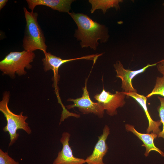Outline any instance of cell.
Listing matches in <instances>:
<instances>
[{
	"label": "cell",
	"instance_id": "obj_11",
	"mask_svg": "<svg viewBox=\"0 0 164 164\" xmlns=\"http://www.w3.org/2000/svg\"><path fill=\"white\" fill-rule=\"evenodd\" d=\"M125 127L127 131L132 132L143 142L142 146L145 148L144 155L145 157L148 156L151 151H155L164 157V152L156 147L154 144V140L158 137V135L153 133H142L139 132L135 129L134 126L129 124H126Z\"/></svg>",
	"mask_w": 164,
	"mask_h": 164
},
{
	"label": "cell",
	"instance_id": "obj_3",
	"mask_svg": "<svg viewBox=\"0 0 164 164\" xmlns=\"http://www.w3.org/2000/svg\"><path fill=\"white\" fill-rule=\"evenodd\" d=\"M10 98L9 92L5 91L3 94L2 99L0 102V111L6 118L7 125L3 129L5 132H8L10 137V142L9 146L15 143L19 134L17 131L19 129H22L28 134H30L31 130L29 124L26 121L28 118L26 116L22 115L23 112L19 114L13 113L9 109L8 104Z\"/></svg>",
	"mask_w": 164,
	"mask_h": 164
},
{
	"label": "cell",
	"instance_id": "obj_15",
	"mask_svg": "<svg viewBox=\"0 0 164 164\" xmlns=\"http://www.w3.org/2000/svg\"><path fill=\"white\" fill-rule=\"evenodd\" d=\"M155 95H159L164 97V76L157 77L155 84L151 93L146 97L149 98Z\"/></svg>",
	"mask_w": 164,
	"mask_h": 164
},
{
	"label": "cell",
	"instance_id": "obj_17",
	"mask_svg": "<svg viewBox=\"0 0 164 164\" xmlns=\"http://www.w3.org/2000/svg\"><path fill=\"white\" fill-rule=\"evenodd\" d=\"M0 164H19V163L10 157L7 152H5L0 149Z\"/></svg>",
	"mask_w": 164,
	"mask_h": 164
},
{
	"label": "cell",
	"instance_id": "obj_18",
	"mask_svg": "<svg viewBox=\"0 0 164 164\" xmlns=\"http://www.w3.org/2000/svg\"><path fill=\"white\" fill-rule=\"evenodd\" d=\"M157 67L158 71L164 76V59L159 61Z\"/></svg>",
	"mask_w": 164,
	"mask_h": 164
},
{
	"label": "cell",
	"instance_id": "obj_7",
	"mask_svg": "<svg viewBox=\"0 0 164 164\" xmlns=\"http://www.w3.org/2000/svg\"><path fill=\"white\" fill-rule=\"evenodd\" d=\"M159 61L152 64H148L140 69L132 70L124 68L123 64L119 60L114 64V67L117 73L116 77L121 80V88L125 92H137V90L133 87L132 80L136 75L144 72L148 68L157 65Z\"/></svg>",
	"mask_w": 164,
	"mask_h": 164
},
{
	"label": "cell",
	"instance_id": "obj_16",
	"mask_svg": "<svg viewBox=\"0 0 164 164\" xmlns=\"http://www.w3.org/2000/svg\"><path fill=\"white\" fill-rule=\"evenodd\" d=\"M158 98L160 102V105L157 108V110L162 124V129L158 135V138H162L164 139V98L158 96Z\"/></svg>",
	"mask_w": 164,
	"mask_h": 164
},
{
	"label": "cell",
	"instance_id": "obj_9",
	"mask_svg": "<svg viewBox=\"0 0 164 164\" xmlns=\"http://www.w3.org/2000/svg\"><path fill=\"white\" fill-rule=\"evenodd\" d=\"M70 134L68 132L63 133L60 139L62 145V150L59 151L53 164H85V159L74 156L69 144Z\"/></svg>",
	"mask_w": 164,
	"mask_h": 164
},
{
	"label": "cell",
	"instance_id": "obj_10",
	"mask_svg": "<svg viewBox=\"0 0 164 164\" xmlns=\"http://www.w3.org/2000/svg\"><path fill=\"white\" fill-rule=\"evenodd\" d=\"M110 132L108 126L105 125L102 134L98 137V141L92 153L85 159L87 164H105L103 162V158L108 149L106 141Z\"/></svg>",
	"mask_w": 164,
	"mask_h": 164
},
{
	"label": "cell",
	"instance_id": "obj_2",
	"mask_svg": "<svg viewBox=\"0 0 164 164\" xmlns=\"http://www.w3.org/2000/svg\"><path fill=\"white\" fill-rule=\"evenodd\" d=\"M26 21L22 46L24 50L33 52L37 50L46 52L47 46L45 38L38 21V14L33 11H28L23 8Z\"/></svg>",
	"mask_w": 164,
	"mask_h": 164
},
{
	"label": "cell",
	"instance_id": "obj_19",
	"mask_svg": "<svg viewBox=\"0 0 164 164\" xmlns=\"http://www.w3.org/2000/svg\"><path fill=\"white\" fill-rule=\"evenodd\" d=\"M8 1V0H0V10H1L6 5Z\"/></svg>",
	"mask_w": 164,
	"mask_h": 164
},
{
	"label": "cell",
	"instance_id": "obj_14",
	"mask_svg": "<svg viewBox=\"0 0 164 164\" xmlns=\"http://www.w3.org/2000/svg\"><path fill=\"white\" fill-rule=\"evenodd\" d=\"M123 1L122 0H89V2L91 5V12L93 13L97 9H101L104 14L107 10L111 8H114L116 10L120 9L119 3Z\"/></svg>",
	"mask_w": 164,
	"mask_h": 164
},
{
	"label": "cell",
	"instance_id": "obj_5",
	"mask_svg": "<svg viewBox=\"0 0 164 164\" xmlns=\"http://www.w3.org/2000/svg\"><path fill=\"white\" fill-rule=\"evenodd\" d=\"M87 80H86L85 86L83 88V92L82 97L76 99H68V101H72L73 103L66 106V107L68 109L77 107L79 111L83 114L92 113L99 118H102L104 116L105 110L100 103L94 102L91 99L87 89Z\"/></svg>",
	"mask_w": 164,
	"mask_h": 164
},
{
	"label": "cell",
	"instance_id": "obj_12",
	"mask_svg": "<svg viewBox=\"0 0 164 164\" xmlns=\"http://www.w3.org/2000/svg\"><path fill=\"white\" fill-rule=\"evenodd\" d=\"M124 93L127 96L134 98L140 105L143 108L148 121V125L146 129L147 133L152 132L158 135L161 131L159 128L162 124L160 120L155 121L150 115L146 105L147 98L143 95L135 92H125Z\"/></svg>",
	"mask_w": 164,
	"mask_h": 164
},
{
	"label": "cell",
	"instance_id": "obj_20",
	"mask_svg": "<svg viewBox=\"0 0 164 164\" xmlns=\"http://www.w3.org/2000/svg\"><path fill=\"white\" fill-rule=\"evenodd\" d=\"M163 5H164V3H163Z\"/></svg>",
	"mask_w": 164,
	"mask_h": 164
},
{
	"label": "cell",
	"instance_id": "obj_1",
	"mask_svg": "<svg viewBox=\"0 0 164 164\" xmlns=\"http://www.w3.org/2000/svg\"><path fill=\"white\" fill-rule=\"evenodd\" d=\"M76 24L77 29L74 36L77 40L81 41L82 48L89 47L96 50L99 43H106L108 40V30L104 25L94 21L87 15L82 13L69 12Z\"/></svg>",
	"mask_w": 164,
	"mask_h": 164
},
{
	"label": "cell",
	"instance_id": "obj_4",
	"mask_svg": "<svg viewBox=\"0 0 164 164\" xmlns=\"http://www.w3.org/2000/svg\"><path fill=\"white\" fill-rule=\"evenodd\" d=\"M32 52L24 50L21 52H10L0 62V70L4 74L14 78L16 73L19 76L25 75V68L31 69L35 57Z\"/></svg>",
	"mask_w": 164,
	"mask_h": 164
},
{
	"label": "cell",
	"instance_id": "obj_8",
	"mask_svg": "<svg viewBox=\"0 0 164 164\" xmlns=\"http://www.w3.org/2000/svg\"><path fill=\"white\" fill-rule=\"evenodd\" d=\"M44 53L45 57L42 59V61L44 66V71L46 72L50 70H52L54 73L53 80L57 82L60 78L58 72L59 68L63 64L72 61L81 59L92 60L95 62L99 56L98 54H96L75 58L63 59L51 54L50 52H46Z\"/></svg>",
	"mask_w": 164,
	"mask_h": 164
},
{
	"label": "cell",
	"instance_id": "obj_6",
	"mask_svg": "<svg viewBox=\"0 0 164 164\" xmlns=\"http://www.w3.org/2000/svg\"><path fill=\"white\" fill-rule=\"evenodd\" d=\"M126 96L123 91H116L113 94L103 88L102 92L95 95L94 98L102 106L109 115L113 116L117 114V109L125 104Z\"/></svg>",
	"mask_w": 164,
	"mask_h": 164
},
{
	"label": "cell",
	"instance_id": "obj_13",
	"mask_svg": "<svg viewBox=\"0 0 164 164\" xmlns=\"http://www.w3.org/2000/svg\"><path fill=\"white\" fill-rule=\"evenodd\" d=\"M28 7L33 11L38 5H43L50 7L54 10L68 13L71 9V5L74 1L72 0H26Z\"/></svg>",
	"mask_w": 164,
	"mask_h": 164
}]
</instances>
